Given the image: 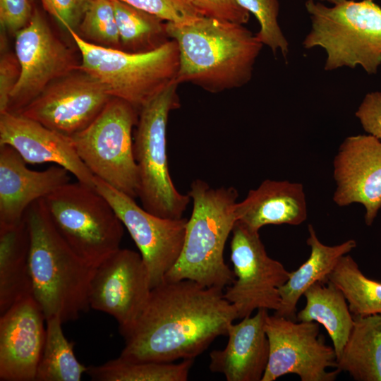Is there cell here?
Here are the masks:
<instances>
[{"label":"cell","instance_id":"cell-1","mask_svg":"<svg viewBox=\"0 0 381 381\" xmlns=\"http://www.w3.org/2000/svg\"><path fill=\"white\" fill-rule=\"evenodd\" d=\"M237 313L224 289L183 279L151 289L131 329L122 335L119 357L131 361L195 359L218 337L226 335Z\"/></svg>","mask_w":381,"mask_h":381},{"label":"cell","instance_id":"cell-2","mask_svg":"<svg viewBox=\"0 0 381 381\" xmlns=\"http://www.w3.org/2000/svg\"><path fill=\"white\" fill-rule=\"evenodd\" d=\"M166 30L179 48L176 83L214 93L246 84L263 45L242 24L206 16L186 24L167 22Z\"/></svg>","mask_w":381,"mask_h":381},{"label":"cell","instance_id":"cell-3","mask_svg":"<svg viewBox=\"0 0 381 381\" xmlns=\"http://www.w3.org/2000/svg\"><path fill=\"white\" fill-rule=\"evenodd\" d=\"M30 233V270L32 295L45 319L64 323L90 308L89 290L95 267L83 261L56 231L42 198L25 213Z\"/></svg>","mask_w":381,"mask_h":381},{"label":"cell","instance_id":"cell-4","mask_svg":"<svg viewBox=\"0 0 381 381\" xmlns=\"http://www.w3.org/2000/svg\"><path fill=\"white\" fill-rule=\"evenodd\" d=\"M188 195L193 210L187 221L183 246L165 280L189 279L224 289L235 279L234 271L224 262V251L236 222L238 191L234 187L214 188L195 179Z\"/></svg>","mask_w":381,"mask_h":381},{"label":"cell","instance_id":"cell-5","mask_svg":"<svg viewBox=\"0 0 381 381\" xmlns=\"http://www.w3.org/2000/svg\"><path fill=\"white\" fill-rule=\"evenodd\" d=\"M68 32L81 55L79 69L100 83L111 97L123 99L139 111L176 82L179 52L172 39L151 51L130 52L94 44L74 30Z\"/></svg>","mask_w":381,"mask_h":381},{"label":"cell","instance_id":"cell-6","mask_svg":"<svg viewBox=\"0 0 381 381\" xmlns=\"http://www.w3.org/2000/svg\"><path fill=\"white\" fill-rule=\"evenodd\" d=\"M311 29L303 45L320 47L327 57L325 70L359 66L375 74L381 65V7L374 0H346L327 6L308 0Z\"/></svg>","mask_w":381,"mask_h":381},{"label":"cell","instance_id":"cell-7","mask_svg":"<svg viewBox=\"0 0 381 381\" xmlns=\"http://www.w3.org/2000/svg\"><path fill=\"white\" fill-rule=\"evenodd\" d=\"M42 200L58 233L90 266L97 267L120 248L123 225L95 187L68 183Z\"/></svg>","mask_w":381,"mask_h":381},{"label":"cell","instance_id":"cell-8","mask_svg":"<svg viewBox=\"0 0 381 381\" xmlns=\"http://www.w3.org/2000/svg\"><path fill=\"white\" fill-rule=\"evenodd\" d=\"M178 85L173 83L140 109L133 137L138 197L145 210L167 219L182 218L191 200L176 188L168 165L167 128L171 111L179 107Z\"/></svg>","mask_w":381,"mask_h":381},{"label":"cell","instance_id":"cell-9","mask_svg":"<svg viewBox=\"0 0 381 381\" xmlns=\"http://www.w3.org/2000/svg\"><path fill=\"white\" fill-rule=\"evenodd\" d=\"M139 110L111 97L84 130L70 136L79 157L96 177L135 198L139 179L133 155V128Z\"/></svg>","mask_w":381,"mask_h":381},{"label":"cell","instance_id":"cell-10","mask_svg":"<svg viewBox=\"0 0 381 381\" xmlns=\"http://www.w3.org/2000/svg\"><path fill=\"white\" fill-rule=\"evenodd\" d=\"M265 331L270 353L262 381L286 374H296L301 381H334L341 372L334 349L325 344L318 322L268 314Z\"/></svg>","mask_w":381,"mask_h":381},{"label":"cell","instance_id":"cell-11","mask_svg":"<svg viewBox=\"0 0 381 381\" xmlns=\"http://www.w3.org/2000/svg\"><path fill=\"white\" fill-rule=\"evenodd\" d=\"M231 233L235 279L226 287L225 298L235 308L238 319L250 316L255 310L277 311L281 302L279 289L288 280L290 272L267 255L259 231L236 222Z\"/></svg>","mask_w":381,"mask_h":381},{"label":"cell","instance_id":"cell-12","mask_svg":"<svg viewBox=\"0 0 381 381\" xmlns=\"http://www.w3.org/2000/svg\"><path fill=\"white\" fill-rule=\"evenodd\" d=\"M95 186L112 206L139 249L152 289L162 283L181 255L188 219L152 214L138 205L135 198L96 176Z\"/></svg>","mask_w":381,"mask_h":381},{"label":"cell","instance_id":"cell-13","mask_svg":"<svg viewBox=\"0 0 381 381\" xmlns=\"http://www.w3.org/2000/svg\"><path fill=\"white\" fill-rule=\"evenodd\" d=\"M15 37L20 75L7 111L13 113L26 107L54 80L78 70L80 64L36 8L29 23Z\"/></svg>","mask_w":381,"mask_h":381},{"label":"cell","instance_id":"cell-14","mask_svg":"<svg viewBox=\"0 0 381 381\" xmlns=\"http://www.w3.org/2000/svg\"><path fill=\"white\" fill-rule=\"evenodd\" d=\"M151 289L140 253L119 248L95 267L90 284V306L111 315L123 335L136 322Z\"/></svg>","mask_w":381,"mask_h":381},{"label":"cell","instance_id":"cell-15","mask_svg":"<svg viewBox=\"0 0 381 381\" xmlns=\"http://www.w3.org/2000/svg\"><path fill=\"white\" fill-rule=\"evenodd\" d=\"M111 98L100 83L78 69L52 82L17 113L71 136L86 128Z\"/></svg>","mask_w":381,"mask_h":381},{"label":"cell","instance_id":"cell-16","mask_svg":"<svg viewBox=\"0 0 381 381\" xmlns=\"http://www.w3.org/2000/svg\"><path fill=\"white\" fill-rule=\"evenodd\" d=\"M333 167L334 202L341 207L363 205L365 224L370 226L381 209V140L370 134L346 138Z\"/></svg>","mask_w":381,"mask_h":381},{"label":"cell","instance_id":"cell-17","mask_svg":"<svg viewBox=\"0 0 381 381\" xmlns=\"http://www.w3.org/2000/svg\"><path fill=\"white\" fill-rule=\"evenodd\" d=\"M33 297L13 305L0 318V380L36 381L46 328Z\"/></svg>","mask_w":381,"mask_h":381},{"label":"cell","instance_id":"cell-18","mask_svg":"<svg viewBox=\"0 0 381 381\" xmlns=\"http://www.w3.org/2000/svg\"><path fill=\"white\" fill-rule=\"evenodd\" d=\"M0 145L14 148L26 163L52 162L91 187L95 176L77 154L70 136L18 113L0 114Z\"/></svg>","mask_w":381,"mask_h":381},{"label":"cell","instance_id":"cell-19","mask_svg":"<svg viewBox=\"0 0 381 381\" xmlns=\"http://www.w3.org/2000/svg\"><path fill=\"white\" fill-rule=\"evenodd\" d=\"M68 173L59 165L31 170L14 148L0 145V227L21 222L32 203L69 183Z\"/></svg>","mask_w":381,"mask_h":381},{"label":"cell","instance_id":"cell-20","mask_svg":"<svg viewBox=\"0 0 381 381\" xmlns=\"http://www.w3.org/2000/svg\"><path fill=\"white\" fill-rule=\"evenodd\" d=\"M268 310L258 309L227 330L223 349L210 353L211 372L222 374L227 381H262L269 359V341L265 331Z\"/></svg>","mask_w":381,"mask_h":381},{"label":"cell","instance_id":"cell-21","mask_svg":"<svg viewBox=\"0 0 381 381\" xmlns=\"http://www.w3.org/2000/svg\"><path fill=\"white\" fill-rule=\"evenodd\" d=\"M236 222L259 231L269 224L299 225L307 218L303 185L267 179L235 206Z\"/></svg>","mask_w":381,"mask_h":381},{"label":"cell","instance_id":"cell-22","mask_svg":"<svg viewBox=\"0 0 381 381\" xmlns=\"http://www.w3.org/2000/svg\"><path fill=\"white\" fill-rule=\"evenodd\" d=\"M308 230L310 255L296 270L290 272L288 280L279 287L280 306L274 313L293 320H296V305L305 291L317 282H327L340 258L356 247L353 239L333 246L325 245L311 224Z\"/></svg>","mask_w":381,"mask_h":381},{"label":"cell","instance_id":"cell-23","mask_svg":"<svg viewBox=\"0 0 381 381\" xmlns=\"http://www.w3.org/2000/svg\"><path fill=\"white\" fill-rule=\"evenodd\" d=\"M30 233L24 218L0 227V314L32 295L29 256Z\"/></svg>","mask_w":381,"mask_h":381},{"label":"cell","instance_id":"cell-24","mask_svg":"<svg viewBox=\"0 0 381 381\" xmlns=\"http://www.w3.org/2000/svg\"><path fill=\"white\" fill-rule=\"evenodd\" d=\"M303 296L306 304L296 314V321L321 324L331 338L337 361L353 326V316L344 295L329 280L313 284Z\"/></svg>","mask_w":381,"mask_h":381},{"label":"cell","instance_id":"cell-25","mask_svg":"<svg viewBox=\"0 0 381 381\" xmlns=\"http://www.w3.org/2000/svg\"><path fill=\"white\" fill-rule=\"evenodd\" d=\"M337 368L357 381H381V315H353Z\"/></svg>","mask_w":381,"mask_h":381},{"label":"cell","instance_id":"cell-26","mask_svg":"<svg viewBox=\"0 0 381 381\" xmlns=\"http://www.w3.org/2000/svg\"><path fill=\"white\" fill-rule=\"evenodd\" d=\"M111 2L122 50L147 52L169 41L164 20L119 0Z\"/></svg>","mask_w":381,"mask_h":381},{"label":"cell","instance_id":"cell-27","mask_svg":"<svg viewBox=\"0 0 381 381\" xmlns=\"http://www.w3.org/2000/svg\"><path fill=\"white\" fill-rule=\"evenodd\" d=\"M195 359L175 362L131 361L118 357L86 373L97 381H186Z\"/></svg>","mask_w":381,"mask_h":381},{"label":"cell","instance_id":"cell-28","mask_svg":"<svg viewBox=\"0 0 381 381\" xmlns=\"http://www.w3.org/2000/svg\"><path fill=\"white\" fill-rule=\"evenodd\" d=\"M46 321L45 341L36 381H80L87 367L76 358L74 344L64 334L63 322L56 317L49 318Z\"/></svg>","mask_w":381,"mask_h":381},{"label":"cell","instance_id":"cell-29","mask_svg":"<svg viewBox=\"0 0 381 381\" xmlns=\"http://www.w3.org/2000/svg\"><path fill=\"white\" fill-rule=\"evenodd\" d=\"M329 280L341 291L353 315H381V282L364 275L351 255L340 258Z\"/></svg>","mask_w":381,"mask_h":381},{"label":"cell","instance_id":"cell-30","mask_svg":"<svg viewBox=\"0 0 381 381\" xmlns=\"http://www.w3.org/2000/svg\"><path fill=\"white\" fill-rule=\"evenodd\" d=\"M76 32L94 44L121 49L111 0H90Z\"/></svg>","mask_w":381,"mask_h":381},{"label":"cell","instance_id":"cell-31","mask_svg":"<svg viewBox=\"0 0 381 381\" xmlns=\"http://www.w3.org/2000/svg\"><path fill=\"white\" fill-rule=\"evenodd\" d=\"M237 4L253 14L260 25L255 37L262 44L269 47L275 54L280 51L286 58L289 43L278 23V0H236Z\"/></svg>","mask_w":381,"mask_h":381},{"label":"cell","instance_id":"cell-32","mask_svg":"<svg viewBox=\"0 0 381 381\" xmlns=\"http://www.w3.org/2000/svg\"><path fill=\"white\" fill-rule=\"evenodd\" d=\"M164 21L186 24L203 16L186 0H119Z\"/></svg>","mask_w":381,"mask_h":381},{"label":"cell","instance_id":"cell-33","mask_svg":"<svg viewBox=\"0 0 381 381\" xmlns=\"http://www.w3.org/2000/svg\"><path fill=\"white\" fill-rule=\"evenodd\" d=\"M0 114L8 111L11 96L20 75V66L16 54L8 50L6 32L0 37Z\"/></svg>","mask_w":381,"mask_h":381},{"label":"cell","instance_id":"cell-34","mask_svg":"<svg viewBox=\"0 0 381 381\" xmlns=\"http://www.w3.org/2000/svg\"><path fill=\"white\" fill-rule=\"evenodd\" d=\"M49 13L66 31H78L90 0H40Z\"/></svg>","mask_w":381,"mask_h":381},{"label":"cell","instance_id":"cell-35","mask_svg":"<svg viewBox=\"0 0 381 381\" xmlns=\"http://www.w3.org/2000/svg\"><path fill=\"white\" fill-rule=\"evenodd\" d=\"M203 16L214 18L238 24H246L249 12L241 7L236 0H186Z\"/></svg>","mask_w":381,"mask_h":381},{"label":"cell","instance_id":"cell-36","mask_svg":"<svg viewBox=\"0 0 381 381\" xmlns=\"http://www.w3.org/2000/svg\"><path fill=\"white\" fill-rule=\"evenodd\" d=\"M31 0H0L1 31L14 35L30 22L34 8Z\"/></svg>","mask_w":381,"mask_h":381},{"label":"cell","instance_id":"cell-37","mask_svg":"<svg viewBox=\"0 0 381 381\" xmlns=\"http://www.w3.org/2000/svg\"><path fill=\"white\" fill-rule=\"evenodd\" d=\"M355 115L368 134L381 140V92L366 94Z\"/></svg>","mask_w":381,"mask_h":381},{"label":"cell","instance_id":"cell-38","mask_svg":"<svg viewBox=\"0 0 381 381\" xmlns=\"http://www.w3.org/2000/svg\"><path fill=\"white\" fill-rule=\"evenodd\" d=\"M313 1H327L330 4H332L333 5H335V4H339L344 1H346V0H313Z\"/></svg>","mask_w":381,"mask_h":381},{"label":"cell","instance_id":"cell-39","mask_svg":"<svg viewBox=\"0 0 381 381\" xmlns=\"http://www.w3.org/2000/svg\"><path fill=\"white\" fill-rule=\"evenodd\" d=\"M31 1H32V0H31Z\"/></svg>","mask_w":381,"mask_h":381}]
</instances>
